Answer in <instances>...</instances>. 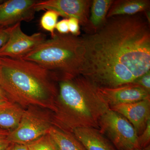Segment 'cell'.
I'll return each mask as SVG.
<instances>
[{
	"instance_id": "30bf717a",
	"label": "cell",
	"mask_w": 150,
	"mask_h": 150,
	"mask_svg": "<svg viewBox=\"0 0 150 150\" xmlns=\"http://www.w3.org/2000/svg\"><path fill=\"white\" fill-rule=\"evenodd\" d=\"M98 91L110 108L150 98L149 93L132 83L113 88H98Z\"/></svg>"
},
{
	"instance_id": "6da1fadb",
	"label": "cell",
	"mask_w": 150,
	"mask_h": 150,
	"mask_svg": "<svg viewBox=\"0 0 150 150\" xmlns=\"http://www.w3.org/2000/svg\"><path fill=\"white\" fill-rule=\"evenodd\" d=\"M149 25L138 14L107 18L98 30L81 37L80 75L98 88H113L150 71Z\"/></svg>"
},
{
	"instance_id": "8992f818",
	"label": "cell",
	"mask_w": 150,
	"mask_h": 150,
	"mask_svg": "<svg viewBox=\"0 0 150 150\" xmlns=\"http://www.w3.org/2000/svg\"><path fill=\"white\" fill-rule=\"evenodd\" d=\"M99 130L117 150L140 149L136 129L118 112L110 109L100 119Z\"/></svg>"
},
{
	"instance_id": "7a4b0ae2",
	"label": "cell",
	"mask_w": 150,
	"mask_h": 150,
	"mask_svg": "<svg viewBox=\"0 0 150 150\" xmlns=\"http://www.w3.org/2000/svg\"><path fill=\"white\" fill-rule=\"evenodd\" d=\"M58 79L55 73L34 62L0 57V86L24 109L33 105L54 112Z\"/></svg>"
},
{
	"instance_id": "4316f807",
	"label": "cell",
	"mask_w": 150,
	"mask_h": 150,
	"mask_svg": "<svg viewBox=\"0 0 150 150\" xmlns=\"http://www.w3.org/2000/svg\"><path fill=\"white\" fill-rule=\"evenodd\" d=\"M134 150H146L145 149H135Z\"/></svg>"
},
{
	"instance_id": "7c38bea8",
	"label": "cell",
	"mask_w": 150,
	"mask_h": 150,
	"mask_svg": "<svg viewBox=\"0 0 150 150\" xmlns=\"http://www.w3.org/2000/svg\"><path fill=\"white\" fill-rule=\"evenodd\" d=\"M72 133L86 150H117L99 129L79 128L74 129Z\"/></svg>"
},
{
	"instance_id": "9a60e30c",
	"label": "cell",
	"mask_w": 150,
	"mask_h": 150,
	"mask_svg": "<svg viewBox=\"0 0 150 150\" xmlns=\"http://www.w3.org/2000/svg\"><path fill=\"white\" fill-rule=\"evenodd\" d=\"M24 109L11 101L0 105V127L12 131L18 126Z\"/></svg>"
},
{
	"instance_id": "ffe728a7",
	"label": "cell",
	"mask_w": 150,
	"mask_h": 150,
	"mask_svg": "<svg viewBox=\"0 0 150 150\" xmlns=\"http://www.w3.org/2000/svg\"><path fill=\"white\" fill-rule=\"evenodd\" d=\"M132 83L141 87L150 93V71L137 78Z\"/></svg>"
},
{
	"instance_id": "d4e9b609",
	"label": "cell",
	"mask_w": 150,
	"mask_h": 150,
	"mask_svg": "<svg viewBox=\"0 0 150 150\" xmlns=\"http://www.w3.org/2000/svg\"><path fill=\"white\" fill-rule=\"evenodd\" d=\"M6 150H29L27 145L11 143Z\"/></svg>"
},
{
	"instance_id": "8fae6325",
	"label": "cell",
	"mask_w": 150,
	"mask_h": 150,
	"mask_svg": "<svg viewBox=\"0 0 150 150\" xmlns=\"http://www.w3.org/2000/svg\"><path fill=\"white\" fill-rule=\"evenodd\" d=\"M110 109L124 116L136 129L140 136L150 120V98L134 103L121 104Z\"/></svg>"
},
{
	"instance_id": "d6986e66",
	"label": "cell",
	"mask_w": 150,
	"mask_h": 150,
	"mask_svg": "<svg viewBox=\"0 0 150 150\" xmlns=\"http://www.w3.org/2000/svg\"><path fill=\"white\" fill-rule=\"evenodd\" d=\"M150 120L148 121L146 129L138 137V144L140 149H145L150 146Z\"/></svg>"
},
{
	"instance_id": "44dd1931",
	"label": "cell",
	"mask_w": 150,
	"mask_h": 150,
	"mask_svg": "<svg viewBox=\"0 0 150 150\" xmlns=\"http://www.w3.org/2000/svg\"><path fill=\"white\" fill-rule=\"evenodd\" d=\"M14 25L7 27L0 26V49L6 43Z\"/></svg>"
},
{
	"instance_id": "4fadbf2b",
	"label": "cell",
	"mask_w": 150,
	"mask_h": 150,
	"mask_svg": "<svg viewBox=\"0 0 150 150\" xmlns=\"http://www.w3.org/2000/svg\"><path fill=\"white\" fill-rule=\"evenodd\" d=\"M148 0H117L113 1L107 15V19L121 16H133L149 10Z\"/></svg>"
},
{
	"instance_id": "cb8c5ba5",
	"label": "cell",
	"mask_w": 150,
	"mask_h": 150,
	"mask_svg": "<svg viewBox=\"0 0 150 150\" xmlns=\"http://www.w3.org/2000/svg\"><path fill=\"white\" fill-rule=\"evenodd\" d=\"M56 29L59 34H69V31L68 25V19H64L61 21L58 22L56 25Z\"/></svg>"
},
{
	"instance_id": "484cf974",
	"label": "cell",
	"mask_w": 150,
	"mask_h": 150,
	"mask_svg": "<svg viewBox=\"0 0 150 150\" xmlns=\"http://www.w3.org/2000/svg\"><path fill=\"white\" fill-rule=\"evenodd\" d=\"M11 101L4 90L0 86V105Z\"/></svg>"
},
{
	"instance_id": "603a6c76",
	"label": "cell",
	"mask_w": 150,
	"mask_h": 150,
	"mask_svg": "<svg viewBox=\"0 0 150 150\" xmlns=\"http://www.w3.org/2000/svg\"><path fill=\"white\" fill-rule=\"evenodd\" d=\"M69 31L71 35L78 36L80 34V23L76 18H71L68 19Z\"/></svg>"
},
{
	"instance_id": "52a82bcc",
	"label": "cell",
	"mask_w": 150,
	"mask_h": 150,
	"mask_svg": "<svg viewBox=\"0 0 150 150\" xmlns=\"http://www.w3.org/2000/svg\"><path fill=\"white\" fill-rule=\"evenodd\" d=\"M46 39V35L42 33L25 34L21 29V23H18L15 24L8 40L0 49V57L22 59Z\"/></svg>"
},
{
	"instance_id": "277c9868",
	"label": "cell",
	"mask_w": 150,
	"mask_h": 150,
	"mask_svg": "<svg viewBox=\"0 0 150 150\" xmlns=\"http://www.w3.org/2000/svg\"><path fill=\"white\" fill-rule=\"evenodd\" d=\"M84 52L81 37L56 33L20 59L36 63L59 79L72 78L80 75Z\"/></svg>"
},
{
	"instance_id": "ac0fdd59",
	"label": "cell",
	"mask_w": 150,
	"mask_h": 150,
	"mask_svg": "<svg viewBox=\"0 0 150 150\" xmlns=\"http://www.w3.org/2000/svg\"><path fill=\"white\" fill-rule=\"evenodd\" d=\"M27 145L29 150H59L48 133Z\"/></svg>"
},
{
	"instance_id": "e0dca14e",
	"label": "cell",
	"mask_w": 150,
	"mask_h": 150,
	"mask_svg": "<svg viewBox=\"0 0 150 150\" xmlns=\"http://www.w3.org/2000/svg\"><path fill=\"white\" fill-rule=\"evenodd\" d=\"M59 16V14L56 12L47 10L40 18V26L44 30L50 33L51 37H53L56 33L55 30Z\"/></svg>"
},
{
	"instance_id": "2e32d148",
	"label": "cell",
	"mask_w": 150,
	"mask_h": 150,
	"mask_svg": "<svg viewBox=\"0 0 150 150\" xmlns=\"http://www.w3.org/2000/svg\"><path fill=\"white\" fill-rule=\"evenodd\" d=\"M59 150H86L74 134L52 126L48 132Z\"/></svg>"
},
{
	"instance_id": "5bb4252c",
	"label": "cell",
	"mask_w": 150,
	"mask_h": 150,
	"mask_svg": "<svg viewBox=\"0 0 150 150\" xmlns=\"http://www.w3.org/2000/svg\"><path fill=\"white\" fill-rule=\"evenodd\" d=\"M113 1L93 0L90 10L88 25L86 30L93 33L100 29L107 20V15Z\"/></svg>"
},
{
	"instance_id": "9c48e42d",
	"label": "cell",
	"mask_w": 150,
	"mask_h": 150,
	"mask_svg": "<svg viewBox=\"0 0 150 150\" xmlns=\"http://www.w3.org/2000/svg\"><path fill=\"white\" fill-rule=\"evenodd\" d=\"M38 1L8 0L0 4V26H11L29 22L34 18V7Z\"/></svg>"
},
{
	"instance_id": "5b68a950",
	"label": "cell",
	"mask_w": 150,
	"mask_h": 150,
	"mask_svg": "<svg viewBox=\"0 0 150 150\" xmlns=\"http://www.w3.org/2000/svg\"><path fill=\"white\" fill-rule=\"evenodd\" d=\"M53 126L52 112L38 106L25 108L18 126L11 131V143L28 145L48 134Z\"/></svg>"
},
{
	"instance_id": "ba28073f",
	"label": "cell",
	"mask_w": 150,
	"mask_h": 150,
	"mask_svg": "<svg viewBox=\"0 0 150 150\" xmlns=\"http://www.w3.org/2000/svg\"><path fill=\"white\" fill-rule=\"evenodd\" d=\"M91 3L92 1L90 0L38 1L34 8L35 11H54L59 14V16L66 18H76L86 30L88 25Z\"/></svg>"
},
{
	"instance_id": "3957f363",
	"label": "cell",
	"mask_w": 150,
	"mask_h": 150,
	"mask_svg": "<svg viewBox=\"0 0 150 150\" xmlns=\"http://www.w3.org/2000/svg\"><path fill=\"white\" fill-rule=\"evenodd\" d=\"M109 109L98 88L82 75L58 80L53 126L71 133L83 127L99 129L100 119Z\"/></svg>"
},
{
	"instance_id": "7402d4cb",
	"label": "cell",
	"mask_w": 150,
	"mask_h": 150,
	"mask_svg": "<svg viewBox=\"0 0 150 150\" xmlns=\"http://www.w3.org/2000/svg\"><path fill=\"white\" fill-rule=\"evenodd\" d=\"M10 132L0 127V150H6L10 144L9 140Z\"/></svg>"
}]
</instances>
